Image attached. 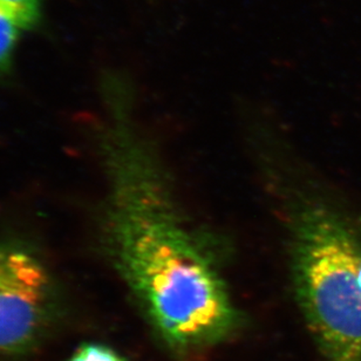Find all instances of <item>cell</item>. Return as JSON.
<instances>
[{"mask_svg": "<svg viewBox=\"0 0 361 361\" xmlns=\"http://www.w3.org/2000/svg\"><path fill=\"white\" fill-rule=\"evenodd\" d=\"M102 140L104 240L115 268L161 336L178 351L219 343L238 314L212 255L182 219L125 102L111 104Z\"/></svg>", "mask_w": 361, "mask_h": 361, "instance_id": "cell-1", "label": "cell"}, {"mask_svg": "<svg viewBox=\"0 0 361 361\" xmlns=\"http://www.w3.org/2000/svg\"><path fill=\"white\" fill-rule=\"evenodd\" d=\"M295 295L326 361H361V233L323 202H305L291 226Z\"/></svg>", "mask_w": 361, "mask_h": 361, "instance_id": "cell-2", "label": "cell"}, {"mask_svg": "<svg viewBox=\"0 0 361 361\" xmlns=\"http://www.w3.org/2000/svg\"><path fill=\"white\" fill-rule=\"evenodd\" d=\"M49 272L31 251L0 243V352L24 353L38 341L49 318Z\"/></svg>", "mask_w": 361, "mask_h": 361, "instance_id": "cell-3", "label": "cell"}, {"mask_svg": "<svg viewBox=\"0 0 361 361\" xmlns=\"http://www.w3.org/2000/svg\"><path fill=\"white\" fill-rule=\"evenodd\" d=\"M25 31L17 18L0 5V78L12 67L14 52L21 32Z\"/></svg>", "mask_w": 361, "mask_h": 361, "instance_id": "cell-4", "label": "cell"}, {"mask_svg": "<svg viewBox=\"0 0 361 361\" xmlns=\"http://www.w3.org/2000/svg\"><path fill=\"white\" fill-rule=\"evenodd\" d=\"M42 0H0V5L10 11L25 31L31 30L40 19Z\"/></svg>", "mask_w": 361, "mask_h": 361, "instance_id": "cell-5", "label": "cell"}, {"mask_svg": "<svg viewBox=\"0 0 361 361\" xmlns=\"http://www.w3.org/2000/svg\"><path fill=\"white\" fill-rule=\"evenodd\" d=\"M70 361H126L114 350L100 344H86L78 350Z\"/></svg>", "mask_w": 361, "mask_h": 361, "instance_id": "cell-6", "label": "cell"}]
</instances>
